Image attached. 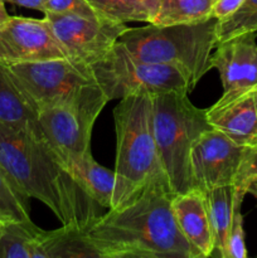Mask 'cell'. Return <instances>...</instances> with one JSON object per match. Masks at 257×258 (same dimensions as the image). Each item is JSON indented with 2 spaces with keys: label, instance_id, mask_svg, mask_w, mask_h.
Segmentation results:
<instances>
[{
  "label": "cell",
  "instance_id": "obj_6",
  "mask_svg": "<svg viewBox=\"0 0 257 258\" xmlns=\"http://www.w3.org/2000/svg\"><path fill=\"white\" fill-rule=\"evenodd\" d=\"M153 127L163 174L173 194L194 189L190 150L194 140L212 126L206 110L189 100V93L170 91L151 96Z\"/></svg>",
  "mask_w": 257,
  "mask_h": 258
},
{
  "label": "cell",
  "instance_id": "obj_14",
  "mask_svg": "<svg viewBox=\"0 0 257 258\" xmlns=\"http://www.w3.org/2000/svg\"><path fill=\"white\" fill-rule=\"evenodd\" d=\"M171 209L176 226L199 258L213 256L214 237L203 191L191 189L175 194L171 198Z\"/></svg>",
  "mask_w": 257,
  "mask_h": 258
},
{
  "label": "cell",
  "instance_id": "obj_3",
  "mask_svg": "<svg viewBox=\"0 0 257 258\" xmlns=\"http://www.w3.org/2000/svg\"><path fill=\"white\" fill-rule=\"evenodd\" d=\"M4 66L37 113L65 107L95 122L108 102L90 66L71 58Z\"/></svg>",
  "mask_w": 257,
  "mask_h": 258
},
{
  "label": "cell",
  "instance_id": "obj_10",
  "mask_svg": "<svg viewBox=\"0 0 257 258\" xmlns=\"http://www.w3.org/2000/svg\"><path fill=\"white\" fill-rule=\"evenodd\" d=\"M70 58L45 18L10 17L0 24V63L37 62Z\"/></svg>",
  "mask_w": 257,
  "mask_h": 258
},
{
  "label": "cell",
  "instance_id": "obj_17",
  "mask_svg": "<svg viewBox=\"0 0 257 258\" xmlns=\"http://www.w3.org/2000/svg\"><path fill=\"white\" fill-rule=\"evenodd\" d=\"M0 121L29 128L43 139L38 113L22 92L9 71L0 63Z\"/></svg>",
  "mask_w": 257,
  "mask_h": 258
},
{
  "label": "cell",
  "instance_id": "obj_13",
  "mask_svg": "<svg viewBox=\"0 0 257 258\" xmlns=\"http://www.w3.org/2000/svg\"><path fill=\"white\" fill-rule=\"evenodd\" d=\"M208 123L234 143L243 146L257 145V87L231 98H219L206 108Z\"/></svg>",
  "mask_w": 257,
  "mask_h": 258
},
{
  "label": "cell",
  "instance_id": "obj_15",
  "mask_svg": "<svg viewBox=\"0 0 257 258\" xmlns=\"http://www.w3.org/2000/svg\"><path fill=\"white\" fill-rule=\"evenodd\" d=\"M66 170L98 206L111 208L116 181L115 170L100 165L91 153L68 164Z\"/></svg>",
  "mask_w": 257,
  "mask_h": 258
},
{
  "label": "cell",
  "instance_id": "obj_26",
  "mask_svg": "<svg viewBox=\"0 0 257 258\" xmlns=\"http://www.w3.org/2000/svg\"><path fill=\"white\" fill-rule=\"evenodd\" d=\"M252 184H257V145L248 146L234 180V186L242 189L244 193L247 186Z\"/></svg>",
  "mask_w": 257,
  "mask_h": 258
},
{
  "label": "cell",
  "instance_id": "obj_11",
  "mask_svg": "<svg viewBox=\"0 0 257 258\" xmlns=\"http://www.w3.org/2000/svg\"><path fill=\"white\" fill-rule=\"evenodd\" d=\"M43 140L63 168L91 153V134L95 122L76 111L49 107L38 111Z\"/></svg>",
  "mask_w": 257,
  "mask_h": 258
},
{
  "label": "cell",
  "instance_id": "obj_4",
  "mask_svg": "<svg viewBox=\"0 0 257 258\" xmlns=\"http://www.w3.org/2000/svg\"><path fill=\"white\" fill-rule=\"evenodd\" d=\"M113 117L116 181L110 209L130 201L151 179L163 174L154 138L151 95L140 93L121 98Z\"/></svg>",
  "mask_w": 257,
  "mask_h": 258
},
{
  "label": "cell",
  "instance_id": "obj_1",
  "mask_svg": "<svg viewBox=\"0 0 257 258\" xmlns=\"http://www.w3.org/2000/svg\"><path fill=\"white\" fill-rule=\"evenodd\" d=\"M163 174L134 198L98 216L85 234L98 258H199L176 226Z\"/></svg>",
  "mask_w": 257,
  "mask_h": 258
},
{
  "label": "cell",
  "instance_id": "obj_28",
  "mask_svg": "<svg viewBox=\"0 0 257 258\" xmlns=\"http://www.w3.org/2000/svg\"><path fill=\"white\" fill-rule=\"evenodd\" d=\"M243 0H214L213 9H212V18L222 19L231 14L233 10L241 5Z\"/></svg>",
  "mask_w": 257,
  "mask_h": 258
},
{
  "label": "cell",
  "instance_id": "obj_27",
  "mask_svg": "<svg viewBox=\"0 0 257 258\" xmlns=\"http://www.w3.org/2000/svg\"><path fill=\"white\" fill-rule=\"evenodd\" d=\"M133 22L154 24L160 12L161 0H126Z\"/></svg>",
  "mask_w": 257,
  "mask_h": 258
},
{
  "label": "cell",
  "instance_id": "obj_5",
  "mask_svg": "<svg viewBox=\"0 0 257 258\" xmlns=\"http://www.w3.org/2000/svg\"><path fill=\"white\" fill-rule=\"evenodd\" d=\"M216 18L183 24L127 28L120 42L140 59L171 66L180 71L193 91L212 70V54L217 45Z\"/></svg>",
  "mask_w": 257,
  "mask_h": 258
},
{
  "label": "cell",
  "instance_id": "obj_23",
  "mask_svg": "<svg viewBox=\"0 0 257 258\" xmlns=\"http://www.w3.org/2000/svg\"><path fill=\"white\" fill-rule=\"evenodd\" d=\"M244 193L242 189L234 186L233 213H232L231 226L227 237V258H246L247 248L244 242L243 216H242V202Z\"/></svg>",
  "mask_w": 257,
  "mask_h": 258
},
{
  "label": "cell",
  "instance_id": "obj_30",
  "mask_svg": "<svg viewBox=\"0 0 257 258\" xmlns=\"http://www.w3.org/2000/svg\"><path fill=\"white\" fill-rule=\"evenodd\" d=\"M10 18V15L8 14L7 8H5V2L4 0H0V24H3L4 22H7Z\"/></svg>",
  "mask_w": 257,
  "mask_h": 258
},
{
  "label": "cell",
  "instance_id": "obj_18",
  "mask_svg": "<svg viewBox=\"0 0 257 258\" xmlns=\"http://www.w3.org/2000/svg\"><path fill=\"white\" fill-rule=\"evenodd\" d=\"M203 193L214 237L213 256L227 258V237L233 213L234 185L217 186Z\"/></svg>",
  "mask_w": 257,
  "mask_h": 258
},
{
  "label": "cell",
  "instance_id": "obj_25",
  "mask_svg": "<svg viewBox=\"0 0 257 258\" xmlns=\"http://www.w3.org/2000/svg\"><path fill=\"white\" fill-rule=\"evenodd\" d=\"M101 18L112 22H133L126 0H87Z\"/></svg>",
  "mask_w": 257,
  "mask_h": 258
},
{
  "label": "cell",
  "instance_id": "obj_7",
  "mask_svg": "<svg viewBox=\"0 0 257 258\" xmlns=\"http://www.w3.org/2000/svg\"><path fill=\"white\" fill-rule=\"evenodd\" d=\"M90 67L108 101L140 93L153 96L170 91L191 92L180 71L171 66L140 59L120 40L102 59Z\"/></svg>",
  "mask_w": 257,
  "mask_h": 258
},
{
  "label": "cell",
  "instance_id": "obj_29",
  "mask_svg": "<svg viewBox=\"0 0 257 258\" xmlns=\"http://www.w3.org/2000/svg\"><path fill=\"white\" fill-rule=\"evenodd\" d=\"M5 3H12L18 7L28 8V9L39 10L43 13L44 9V0H4Z\"/></svg>",
  "mask_w": 257,
  "mask_h": 258
},
{
  "label": "cell",
  "instance_id": "obj_12",
  "mask_svg": "<svg viewBox=\"0 0 257 258\" xmlns=\"http://www.w3.org/2000/svg\"><path fill=\"white\" fill-rule=\"evenodd\" d=\"M212 68L222 81V100L231 98L257 86L256 33L239 35L217 43L212 54Z\"/></svg>",
  "mask_w": 257,
  "mask_h": 258
},
{
  "label": "cell",
  "instance_id": "obj_8",
  "mask_svg": "<svg viewBox=\"0 0 257 258\" xmlns=\"http://www.w3.org/2000/svg\"><path fill=\"white\" fill-rule=\"evenodd\" d=\"M44 18L71 59L88 66L102 59L128 28L126 23L75 14L44 13Z\"/></svg>",
  "mask_w": 257,
  "mask_h": 258
},
{
  "label": "cell",
  "instance_id": "obj_32",
  "mask_svg": "<svg viewBox=\"0 0 257 258\" xmlns=\"http://www.w3.org/2000/svg\"><path fill=\"white\" fill-rule=\"evenodd\" d=\"M247 194H251L254 198L257 199V184H252V185H248L246 189Z\"/></svg>",
  "mask_w": 257,
  "mask_h": 258
},
{
  "label": "cell",
  "instance_id": "obj_24",
  "mask_svg": "<svg viewBox=\"0 0 257 258\" xmlns=\"http://www.w3.org/2000/svg\"><path fill=\"white\" fill-rule=\"evenodd\" d=\"M44 13L75 14L86 18H101L87 0H44L43 14Z\"/></svg>",
  "mask_w": 257,
  "mask_h": 258
},
{
  "label": "cell",
  "instance_id": "obj_16",
  "mask_svg": "<svg viewBox=\"0 0 257 258\" xmlns=\"http://www.w3.org/2000/svg\"><path fill=\"white\" fill-rule=\"evenodd\" d=\"M98 258L85 234V229L62 226L55 231H42L35 242L34 258Z\"/></svg>",
  "mask_w": 257,
  "mask_h": 258
},
{
  "label": "cell",
  "instance_id": "obj_9",
  "mask_svg": "<svg viewBox=\"0 0 257 258\" xmlns=\"http://www.w3.org/2000/svg\"><path fill=\"white\" fill-rule=\"evenodd\" d=\"M248 146L239 145L217 128L203 131L190 150L194 189L207 191L217 186L234 185L239 165Z\"/></svg>",
  "mask_w": 257,
  "mask_h": 258
},
{
  "label": "cell",
  "instance_id": "obj_2",
  "mask_svg": "<svg viewBox=\"0 0 257 258\" xmlns=\"http://www.w3.org/2000/svg\"><path fill=\"white\" fill-rule=\"evenodd\" d=\"M0 169L25 196L45 204L62 226L86 229L100 216L98 204L29 128L0 121Z\"/></svg>",
  "mask_w": 257,
  "mask_h": 258
},
{
  "label": "cell",
  "instance_id": "obj_33",
  "mask_svg": "<svg viewBox=\"0 0 257 258\" xmlns=\"http://www.w3.org/2000/svg\"><path fill=\"white\" fill-rule=\"evenodd\" d=\"M256 87H257V86H256Z\"/></svg>",
  "mask_w": 257,
  "mask_h": 258
},
{
  "label": "cell",
  "instance_id": "obj_19",
  "mask_svg": "<svg viewBox=\"0 0 257 258\" xmlns=\"http://www.w3.org/2000/svg\"><path fill=\"white\" fill-rule=\"evenodd\" d=\"M42 231L33 222H10L0 234V258H34L35 242Z\"/></svg>",
  "mask_w": 257,
  "mask_h": 258
},
{
  "label": "cell",
  "instance_id": "obj_21",
  "mask_svg": "<svg viewBox=\"0 0 257 258\" xmlns=\"http://www.w3.org/2000/svg\"><path fill=\"white\" fill-rule=\"evenodd\" d=\"M249 33L257 34V0H243L231 14L217 20V43Z\"/></svg>",
  "mask_w": 257,
  "mask_h": 258
},
{
  "label": "cell",
  "instance_id": "obj_20",
  "mask_svg": "<svg viewBox=\"0 0 257 258\" xmlns=\"http://www.w3.org/2000/svg\"><path fill=\"white\" fill-rule=\"evenodd\" d=\"M214 0H161L154 24L170 25L202 22L212 18Z\"/></svg>",
  "mask_w": 257,
  "mask_h": 258
},
{
  "label": "cell",
  "instance_id": "obj_31",
  "mask_svg": "<svg viewBox=\"0 0 257 258\" xmlns=\"http://www.w3.org/2000/svg\"><path fill=\"white\" fill-rule=\"evenodd\" d=\"M10 222H12L10 219H8L4 214L0 213V234L5 231V228H7L8 224H9Z\"/></svg>",
  "mask_w": 257,
  "mask_h": 258
},
{
  "label": "cell",
  "instance_id": "obj_22",
  "mask_svg": "<svg viewBox=\"0 0 257 258\" xmlns=\"http://www.w3.org/2000/svg\"><path fill=\"white\" fill-rule=\"evenodd\" d=\"M29 199L0 169V213L12 222L30 223Z\"/></svg>",
  "mask_w": 257,
  "mask_h": 258
}]
</instances>
